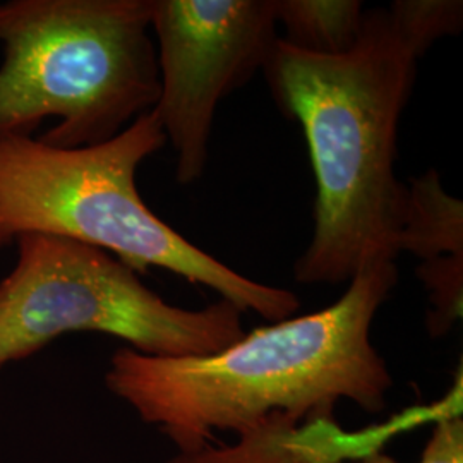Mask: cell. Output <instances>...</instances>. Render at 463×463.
<instances>
[{
	"label": "cell",
	"mask_w": 463,
	"mask_h": 463,
	"mask_svg": "<svg viewBox=\"0 0 463 463\" xmlns=\"http://www.w3.org/2000/svg\"><path fill=\"white\" fill-rule=\"evenodd\" d=\"M397 283L395 263L365 266L330 307L244 333L208 355L155 357L120 348L107 386L183 455L208 447L215 430L242 436L273 417H333L340 400L378 414L393 378L371 344V326Z\"/></svg>",
	"instance_id": "6da1fadb"
},
{
	"label": "cell",
	"mask_w": 463,
	"mask_h": 463,
	"mask_svg": "<svg viewBox=\"0 0 463 463\" xmlns=\"http://www.w3.org/2000/svg\"><path fill=\"white\" fill-rule=\"evenodd\" d=\"M420 57L388 7L365 9L344 55L275 42L263 72L279 109L304 131L317 191L315 233L294 266L298 283L340 285L400 256L407 185L395 177L398 124Z\"/></svg>",
	"instance_id": "7a4b0ae2"
},
{
	"label": "cell",
	"mask_w": 463,
	"mask_h": 463,
	"mask_svg": "<svg viewBox=\"0 0 463 463\" xmlns=\"http://www.w3.org/2000/svg\"><path fill=\"white\" fill-rule=\"evenodd\" d=\"M165 143L153 110L86 148H57L33 136L0 137V250L23 235L66 237L114 254L136 273L155 266L213 288L241 313L271 323L292 317L300 306L294 292L237 273L146 206L136 174Z\"/></svg>",
	"instance_id": "3957f363"
},
{
	"label": "cell",
	"mask_w": 463,
	"mask_h": 463,
	"mask_svg": "<svg viewBox=\"0 0 463 463\" xmlns=\"http://www.w3.org/2000/svg\"><path fill=\"white\" fill-rule=\"evenodd\" d=\"M151 0H11L0 4V137L57 148L110 141L160 97Z\"/></svg>",
	"instance_id": "277c9868"
},
{
	"label": "cell",
	"mask_w": 463,
	"mask_h": 463,
	"mask_svg": "<svg viewBox=\"0 0 463 463\" xmlns=\"http://www.w3.org/2000/svg\"><path fill=\"white\" fill-rule=\"evenodd\" d=\"M17 261L0 280V367L71 331H99L155 357L208 355L244 336L229 300L184 309L139 280L103 249L55 235H23Z\"/></svg>",
	"instance_id": "5b68a950"
},
{
	"label": "cell",
	"mask_w": 463,
	"mask_h": 463,
	"mask_svg": "<svg viewBox=\"0 0 463 463\" xmlns=\"http://www.w3.org/2000/svg\"><path fill=\"white\" fill-rule=\"evenodd\" d=\"M160 97L153 107L177 153L175 177L196 183L220 99L263 71L277 34L275 0H151Z\"/></svg>",
	"instance_id": "8992f818"
},
{
	"label": "cell",
	"mask_w": 463,
	"mask_h": 463,
	"mask_svg": "<svg viewBox=\"0 0 463 463\" xmlns=\"http://www.w3.org/2000/svg\"><path fill=\"white\" fill-rule=\"evenodd\" d=\"M398 249L419 258L420 265L463 260V203L448 194L434 168L407 185Z\"/></svg>",
	"instance_id": "52a82bcc"
},
{
	"label": "cell",
	"mask_w": 463,
	"mask_h": 463,
	"mask_svg": "<svg viewBox=\"0 0 463 463\" xmlns=\"http://www.w3.org/2000/svg\"><path fill=\"white\" fill-rule=\"evenodd\" d=\"M359 0H275L281 40L313 55H344L355 47L364 23Z\"/></svg>",
	"instance_id": "ba28073f"
},
{
	"label": "cell",
	"mask_w": 463,
	"mask_h": 463,
	"mask_svg": "<svg viewBox=\"0 0 463 463\" xmlns=\"http://www.w3.org/2000/svg\"><path fill=\"white\" fill-rule=\"evenodd\" d=\"M388 11L420 55L439 38L460 33L463 26L460 0H397Z\"/></svg>",
	"instance_id": "9c48e42d"
},
{
	"label": "cell",
	"mask_w": 463,
	"mask_h": 463,
	"mask_svg": "<svg viewBox=\"0 0 463 463\" xmlns=\"http://www.w3.org/2000/svg\"><path fill=\"white\" fill-rule=\"evenodd\" d=\"M419 463H463L462 409L436 419Z\"/></svg>",
	"instance_id": "30bf717a"
},
{
	"label": "cell",
	"mask_w": 463,
	"mask_h": 463,
	"mask_svg": "<svg viewBox=\"0 0 463 463\" xmlns=\"http://www.w3.org/2000/svg\"><path fill=\"white\" fill-rule=\"evenodd\" d=\"M355 463H400L395 460V458H392V457H388V455H383V453H373V455H369V457H364V458H359Z\"/></svg>",
	"instance_id": "8fae6325"
},
{
	"label": "cell",
	"mask_w": 463,
	"mask_h": 463,
	"mask_svg": "<svg viewBox=\"0 0 463 463\" xmlns=\"http://www.w3.org/2000/svg\"><path fill=\"white\" fill-rule=\"evenodd\" d=\"M241 449H242V453H244V455H246V457H248L249 458V462L250 463H256L254 462V458H252V457H250V453H249V449H248V447H246V445H244V443H242V445H241Z\"/></svg>",
	"instance_id": "7c38bea8"
}]
</instances>
